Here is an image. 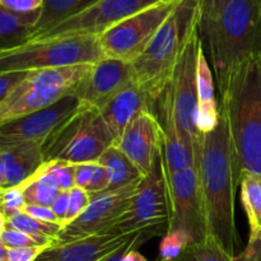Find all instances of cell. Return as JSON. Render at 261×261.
<instances>
[{
	"label": "cell",
	"mask_w": 261,
	"mask_h": 261,
	"mask_svg": "<svg viewBox=\"0 0 261 261\" xmlns=\"http://www.w3.org/2000/svg\"><path fill=\"white\" fill-rule=\"evenodd\" d=\"M218 91L239 184L244 172L261 176V54L236 64Z\"/></svg>",
	"instance_id": "6da1fadb"
},
{
	"label": "cell",
	"mask_w": 261,
	"mask_h": 261,
	"mask_svg": "<svg viewBox=\"0 0 261 261\" xmlns=\"http://www.w3.org/2000/svg\"><path fill=\"white\" fill-rule=\"evenodd\" d=\"M199 176L208 234L216 237L233 255L237 242L234 201L240 184L233 150L222 116L218 126L203 135Z\"/></svg>",
	"instance_id": "7a4b0ae2"
},
{
	"label": "cell",
	"mask_w": 261,
	"mask_h": 261,
	"mask_svg": "<svg viewBox=\"0 0 261 261\" xmlns=\"http://www.w3.org/2000/svg\"><path fill=\"white\" fill-rule=\"evenodd\" d=\"M217 86L240 61L261 54L259 0H231L214 19L200 23Z\"/></svg>",
	"instance_id": "3957f363"
},
{
	"label": "cell",
	"mask_w": 261,
	"mask_h": 261,
	"mask_svg": "<svg viewBox=\"0 0 261 261\" xmlns=\"http://www.w3.org/2000/svg\"><path fill=\"white\" fill-rule=\"evenodd\" d=\"M199 24L198 0H180L142 55L132 63L134 83L149 102L162 98L184 46Z\"/></svg>",
	"instance_id": "277c9868"
},
{
	"label": "cell",
	"mask_w": 261,
	"mask_h": 261,
	"mask_svg": "<svg viewBox=\"0 0 261 261\" xmlns=\"http://www.w3.org/2000/svg\"><path fill=\"white\" fill-rule=\"evenodd\" d=\"M89 70V64H78L28 71L0 103V127L74 94Z\"/></svg>",
	"instance_id": "5b68a950"
},
{
	"label": "cell",
	"mask_w": 261,
	"mask_h": 261,
	"mask_svg": "<svg viewBox=\"0 0 261 261\" xmlns=\"http://www.w3.org/2000/svg\"><path fill=\"white\" fill-rule=\"evenodd\" d=\"M101 59L103 55L97 36L50 38L0 50V73L96 64Z\"/></svg>",
	"instance_id": "8992f818"
},
{
	"label": "cell",
	"mask_w": 261,
	"mask_h": 261,
	"mask_svg": "<svg viewBox=\"0 0 261 261\" xmlns=\"http://www.w3.org/2000/svg\"><path fill=\"white\" fill-rule=\"evenodd\" d=\"M114 144L99 110L82 105L42 147L45 161L81 165L97 162Z\"/></svg>",
	"instance_id": "52a82bcc"
},
{
	"label": "cell",
	"mask_w": 261,
	"mask_h": 261,
	"mask_svg": "<svg viewBox=\"0 0 261 261\" xmlns=\"http://www.w3.org/2000/svg\"><path fill=\"white\" fill-rule=\"evenodd\" d=\"M203 48L200 24L189 36L180 59L173 69L167 88L163 93L161 106L171 112L182 132H185L198 147H201L203 135L199 132L198 120V59Z\"/></svg>",
	"instance_id": "ba28073f"
},
{
	"label": "cell",
	"mask_w": 261,
	"mask_h": 261,
	"mask_svg": "<svg viewBox=\"0 0 261 261\" xmlns=\"http://www.w3.org/2000/svg\"><path fill=\"white\" fill-rule=\"evenodd\" d=\"M180 0H161L98 36L103 58L134 63L172 13Z\"/></svg>",
	"instance_id": "9c48e42d"
},
{
	"label": "cell",
	"mask_w": 261,
	"mask_h": 261,
	"mask_svg": "<svg viewBox=\"0 0 261 261\" xmlns=\"http://www.w3.org/2000/svg\"><path fill=\"white\" fill-rule=\"evenodd\" d=\"M170 203L162 158L148 176L143 177L124 216L116 222L110 233L127 234L138 231H153L160 234L168 228Z\"/></svg>",
	"instance_id": "30bf717a"
},
{
	"label": "cell",
	"mask_w": 261,
	"mask_h": 261,
	"mask_svg": "<svg viewBox=\"0 0 261 261\" xmlns=\"http://www.w3.org/2000/svg\"><path fill=\"white\" fill-rule=\"evenodd\" d=\"M165 177L170 203L167 231L181 229L194 242L203 241L208 236V227L199 168L191 167L170 175L165 173Z\"/></svg>",
	"instance_id": "8fae6325"
},
{
	"label": "cell",
	"mask_w": 261,
	"mask_h": 261,
	"mask_svg": "<svg viewBox=\"0 0 261 261\" xmlns=\"http://www.w3.org/2000/svg\"><path fill=\"white\" fill-rule=\"evenodd\" d=\"M158 2L161 0H98L84 12L59 23L28 42L75 36L98 37L112 25Z\"/></svg>",
	"instance_id": "7c38bea8"
},
{
	"label": "cell",
	"mask_w": 261,
	"mask_h": 261,
	"mask_svg": "<svg viewBox=\"0 0 261 261\" xmlns=\"http://www.w3.org/2000/svg\"><path fill=\"white\" fill-rule=\"evenodd\" d=\"M139 182L91 195V203L86 211L75 221L61 229L55 244L70 242L93 234L110 233L112 227L129 208Z\"/></svg>",
	"instance_id": "4fadbf2b"
},
{
	"label": "cell",
	"mask_w": 261,
	"mask_h": 261,
	"mask_svg": "<svg viewBox=\"0 0 261 261\" xmlns=\"http://www.w3.org/2000/svg\"><path fill=\"white\" fill-rule=\"evenodd\" d=\"M82 107L74 94L66 96L46 109L5 124L0 127V147L35 143L43 147L51 135Z\"/></svg>",
	"instance_id": "5bb4252c"
},
{
	"label": "cell",
	"mask_w": 261,
	"mask_h": 261,
	"mask_svg": "<svg viewBox=\"0 0 261 261\" xmlns=\"http://www.w3.org/2000/svg\"><path fill=\"white\" fill-rule=\"evenodd\" d=\"M117 148L129 158L143 177L149 175L162 153V124L154 112L145 109L130 122Z\"/></svg>",
	"instance_id": "9a60e30c"
},
{
	"label": "cell",
	"mask_w": 261,
	"mask_h": 261,
	"mask_svg": "<svg viewBox=\"0 0 261 261\" xmlns=\"http://www.w3.org/2000/svg\"><path fill=\"white\" fill-rule=\"evenodd\" d=\"M134 83L132 63L103 58L92 65L74 96L83 106L99 110L117 93Z\"/></svg>",
	"instance_id": "2e32d148"
},
{
	"label": "cell",
	"mask_w": 261,
	"mask_h": 261,
	"mask_svg": "<svg viewBox=\"0 0 261 261\" xmlns=\"http://www.w3.org/2000/svg\"><path fill=\"white\" fill-rule=\"evenodd\" d=\"M134 233H101L63 244H53L36 261H99L121 247Z\"/></svg>",
	"instance_id": "e0dca14e"
},
{
	"label": "cell",
	"mask_w": 261,
	"mask_h": 261,
	"mask_svg": "<svg viewBox=\"0 0 261 261\" xmlns=\"http://www.w3.org/2000/svg\"><path fill=\"white\" fill-rule=\"evenodd\" d=\"M162 107V166L166 175L177 173L191 167H198L200 163L201 147L178 127L171 112Z\"/></svg>",
	"instance_id": "ac0fdd59"
},
{
	"label": "cell",
	"mask_w": 261,
	"mask_h": 261,
	"mask_svg": "<svg viewBox=\"0 0 261 261\" xmlns=\"http://www.w3.org/2000/svg\"><path fill=\"white\" fill-rule=\"evenodd\" d=\"M149 105L150 102L144 92L133 83L99 109V114L114 140V144L119 142L130 122L140 111L150 109Z\"/></svg>",
	"instance_id": "d6986e66"
},
{
	"label": "cell",
	"mask_w": 261,
	"mask_h": 261,
	"mask_svg": "<svg viewBox=\"0 0 261 261\" xmlns=\"http://www.w3.org/2000/svg\"><path fill=\"white\" fill-rule=\"evenodd\" d=\"M0 157L7 172V188L24 182L45 162L42 147L35 143L0 147Z\"/></svg>",
	"instance_id": "ffe728a7"
},
{
	"label": "cell",
	"mask_w": 261,
	"mask_h": 261,
	"mask_svg": "<svg viewBox=\"0 0 261 261\" xmlns=\"http://www.w3.org/2000/svg\"><path fill=\"white\" fill-rule=\"evenodd\" d=\"M221 121L219 103L216 99L214 81L212 68L206 60L204 48L199 53L198 59V125L201 135L216 129Z\"/></svg>",
	"instance_id": "44dd1931"
},
{
	"label": "cell",
	"mask_w": 261,
	"mask_h": 261,
	"mask_svg": "<svg viewBox=\"0 0 261 261\" xmlns=\"http://www.w3.org/2000/svg\"><path fill=\"white\" fill-rule=\"evenodd\" d=\"M97 2L98 0H43L38 19L28 41L55 27L59 23L84 12Z\"/></svg>",
	"instance_id": "7402d4cb"
},
{
	"label": "cell",
	"mask_w": 261,
	"mask_h": 261,
	"mask_svg": "<svg viewBox=\"0 0 261 261\" xmlns=\"http://www.w3.org/2000/svg\"><path fill=\"white\" fill-rule=\"evenodd\" d=\"M40 12L15 14L0 5V50L17 47L30 40Z\"/></svg>",
	"instance_id": "603a6c76"
},
{
	"label": "cell",
	"mask_w": 261,
	"mask_h": 261,
	"mask_svg": "<svg viewBox=\"0 0 261 261\" xmlns=\"http://www.w3.org/2000/svg\"><path fill=\"white\" fill-rule=\"evenodd\" d=\"M97 162L106 168L107 175H109L110 185L107 191L125 188L132 184L139 182L143 178L137 167L130 162L129 158L114 144L105 150Z\"/></svg>",
	"instance_id": "cb8c5ba5"
},
{
	"label": "cell",
	"mask_w": 261,
	"mask_h": 261,
	"mask_svg": "<svg viewBox=\"0 0 261 261\" xmlns=\"http://www.w3.org/2000/svg\"><path fill=\"white\" fill-rule=\"evenodd\" d=\"M19 186L24 194L25 204L31 205L51 206L61 194V189L59 188L56 181L46 173L43 166H41L30 178H27Z\"/></svg>",
	"instance_id": "d4e9b609"
},
{
	"label": "cell",
	"mask_w": 261,
	"mask_h": 261,
	"mask_svg": "<svg viewBox=\"0 0 261 261\" xmlns=\"http://www.w3.org/2000/svg\"><path fill=\"white\" fill-rule=\"evenodd\" d=\"M241 200L250 226V236L261 231V176L244 172L240 177Z\"/></svg>",
	"instance_id": "484cf974"
},
{
	"label": "cell",
	"mask_w": 261,
	"mask_h": 261,
	"mask_svg": "<svg viewBox=\"0 0 261 261\" xmlns=\"http://www.w3.org/2000/svg\"><path fill=\"white\" fill-rule=\"evenodd\" d=\"M7 226L30 234L41 246H51L53 244H55L61 229H63L61 224L38 221L25 213H20L8 219Z\"/></svg>",
	"instance_id": "4316f807"
},
{
	"label": "cell",
	"mask_w": 261,
	"mask_h": 261,
	"mask_svg": "<svg viewBox=\"0 0 261 261\" xmlns=\"http://www.w3.org/2000/svg\"><path fill=\"white\" fill-rule=\"evenodd\" d=\"M233 256L216 237L208 234L203 241L189 245L173 261H233Z\"/></svg>",
	"instance_id": "83f0119b"
},
{
	"label": "cell",
	"mask_w": 261,
	"mask_h": 261,
	"mask_svg": "<svg viewBox=\"0 0 261 261\" xmlns=\"http://www.w3.org/2000/svg\"><path fill=\"white\" fill-rule=\"evenodd\" d=\"M191 244H194L193 239L186 232L181 229L167 231L160 245V259L173 261Z\"/></svg>",
	"instance_id": "f1b7e54d"
},
{
	"label": "cell",
	"mask_w": 261,
	"mask_h": 261,
	"mask_svg": "<svg viewBox=\"0 0 261 261\" xmlns=\"http://www.w3.org/2000/svg\"><path fill=\"white\" fill-rule=\"evenodd\" d=\"M43 170L56 181L61 191H69L75 186L74 184V173L75 166L71 163L59 162V161H45Z\"/></svg>",
	"instance_id": "f546056e"
},
{
	"label": "cell",
	"mask_w": 261,
	"mask_h": 261,
	"mask_svg": "<svg viewBox=\"0 0 261 261\" xmlns=\"http://www.w3.org/2000/svg\"><path fill=\"white\" fill-rule=\"evenodd\" d=\"M27 205L25 204L24 194H23L22 188L19 185L13 186V188H7L3 191V201H2V212L5 219H10L18 214L23 213V209Z\"/></svg>",
	"instance_id": "4dcf8cb0"
},
{
	"label": "cell",
	"mask_w": 261,
	"mask_h": 261,
	"mask_svg": "<svg viewBox=\"0 0 261 261\" xmlns=\"http://www.w3.org/2000/svg\"><path fill=\"white\" fill-rule=\"evenodd\" d=\"M69 193H70V198H69V209L68 214H66L65 222H64V227H66L68 224H70L71 222L75 221V219L86 211L87 206L89 205V203H91V194L87 190H84V189L74 186Z\"/></svg>",
	"instance_id": "1f68e13d"
},
{
	"label": "cell",
	"mask_w": 261,
	"mask_h": 261,
	"mask_svg": "<svg viewBox=\"0 0 261 261\" xmlns=\"http://www.w3.org/2000/svg\"><path fill=\"white\" fill-rule=\"evenodd\" d=\"M154 236H158V233H155V232L153 231H138L137 233H135L134 236L126 242V244L122 245L121 247L115 250L114 252H111V254L107 255L106 257H103V259H101L99 261H121L122 257H124V255L126 254L130 249H138V247L142 246L145 241H148V240L152 239V237ZM155 261H165V260L158 257Z\"/></svg>",
	"instance_id": "d6a6232c"
},
{
	"label": "cell",
	"mask_w": 261,
	"mask_h": 261,
	"mask_svg": "<svg viewBox=\"0 0 261 261\" xmlns=\"http://www.w3.org/2000/svg\"><path fill=\"white\" fill-rule=\"evenodd\" d=\"M0 240L3 244L8 247V249H19V247H33V246H41L37 244L35 239L30 236V234L24 233L22 231L12 228V227L7 226L5 231L3 232Z\"/></svg>",
	"instance_id": "836d02e7"
},
{
	"label": "cell",
	"mask_w": 261,
	"mask_h": 261,
	"mask_svg": "<svg viewBox=\"0 0 261 261\" xmlns=\"http://www.w3.org/2000/svg\"><path fill=\"white\" fill-rule=\"evenodd\" d=\"M43 0H0V5L15 14H31L40 12Z\"/></svg>",
	"instance_id": "e575fe53"
},
{
	"label": "cell",
	"mask_w": 261,
	"mask_h": 261,
	"mask_svg": "<svg viewBox=\"0 0 261 261\" xmlns=\"http://www.w3.org/2000/svg\"><path fill=\"white\" fill-rule=\"evenodd\" d=\"M109 185L110 181L106 168L102 165H99L98 162H94L93 176H92L91 182H89L88 188H87V191H88L91 195L101 194L109 190Z\"/></svg>",
	"instance_id": "d590c367"
},
{
	"label": "cell",
	"mask_w": 261,
	"mask_h": 261,
	"mask_svg": "<svg viewBox=\"0 0 261 261\" xmlns=\"http://www.w3.org/2000/svg\"><path fill=\"white\" fill-rule=\"evenodd\" d=\"M231 0H198L200 23L214 19Z\"/></svg>",
	"instance_id": "8d00e7d4"
},
{
	"label": "cell",
	"mask_w": 261,
	"mask_h": 261,
	"mask_svg": "<svg viewBox=\"0 0 261 261\" xmlns=\"http://www.w3.org/2000/svg\"><path fill=\"white\" fill-rule=\"evenodd\" d=\"M48 246H33V247H19V249H8V261H36L42 254L43 250Z\"/></svg>",
	"instance_id": "74e56055"
},
{
	"label": "cell",
	"mask_w": 261,
	"mask_h": 261,
	"mask_svg": "<svg viewBox=\"0 0 261 261\" xmlns=\"http://www.w3.org/2000/svg\"><path fill=\"white\" fill-rule=\"evenodd\" d=\"M233 261H261V231L250 236L249 244L241 254L233 256Z\"/></svg>",
	"instance_id": "f35d334b"
},
{
	"label": "cell",
	"mask_w": 261,
	"mask_h": 261,
	"mask_svg": "<svg viewBox=\"0 0 261 261\" xmlns=\"http://www.w3.org/2000/svg\"><path fill=\"white\" fill-rule=\"evenodd\" d=\"M28 71H15V73H0V103L8 96L10 91L25 78Z\"/></svg>",
	"instance_id": "ab89813d"
},
{
	"label": "cell",
	"mask_w": 261,
	"mask_h": 261,
	"mask_svg": "<svg viewBox=\"0 0 261 261\" xmlns=\"http://www.w3.org/2000/svg\"><path fill=\"white\" fill-rule=\"evenodd\" d=\"M23 213L28 214L32 218L38 219L42 222H50V223H59L55 213L53 212L51 206H42V205H31L27 204L23 209ZM60 224V223H59Z\"/></svg>",
	"instance_id": "60d3db41"
},
{
	"label": "cell",
	"mask_w": 261,
	"mask_h": 261,
	"mask_svg": "<svg viewBox=\"0 0 261 261\" xmlns=\"http://www.w3.org/2000/svg\"><path fill=\"white\" fill-rule=\"evenodd\" d=\"M93 166L94 162L81 163L75 166V173H74V184L76 188H81L87 190L89 182L93 176Z\"/></svg>",
	"instance_id": "b9f144b4"
},
{
	"label": "cell",
	"mask_w": 261,
	"mask_h": 261,
	"mask_svg": "<svg viewBox=\"0 0 261 261\" xmlns=\"http://www.w3.org/2000/svg\"><path fill=\"white\" fill-rule=\"evenodd\" d=\"M69 191H61V194L58 196L55 203L51 205V209H53V212L55 213L59 223H60L63 227H64V222H65L66 214H68V209H69V198H70V193H69Z\"/></svg>",
	"instance_id": "7bdbcfd3"
},
{
	"label": "cell",
	"mask_w": 261,
	"mask_h": 261,
	"mask_svg": "<svg viewBox=\"0 0 261 261\" xmlns=\"http://www.w3.org/2000/svg\"><path fill=\"white\" fill-rule=\"evenodd\" d=\"M121 261H147V259L138 251V249H130Z\"/></svg>",
	"instance_id": "ee69618b"
},
{
	"label": "cell",
	"mask_w": 261,
	"mask_h": 261,
	"mask_svg": "<svg viewBox=\"0 0 261 261\" xmlns=\"http://www.w3.org/2000/svg\"><path fill=\"white\" fill-rule=\"evenodd\" d=\"M0 189H7V172L2 157H0Z\"/></svg>",
	"instance_id": "f6af8a7d"
},
{
	"label": "cell",
	"mask_w": 261,
	"mask_h": 261,
	"mask_svg": "<svg viewBox=\"0 0 261 261\" xmlns=\"http://www.w3.org/2000/svg\"><path fill=\"white\" fill-rule=\"evenodd\" d=\"M7 251H8V247L3 244V241L0 240V261H8L7 257Z\"/></svg>",
	"instance_id": "bcb514c9"
},
{
	"label": "cell",
	"mask_w": 261,
	"mask_h": 261,
	"mask_svg": "<svg viewBox=\"0 0 261 261\" xmlns=\"http://www.w3.org/2000/svg\"><path fill=\"white\" fill-rule=\"evenodd\" d=\"M5 228H7V219H5V217L3 216L2 212H0V237H2L3 232L5 231Z\"/></svg>",
	"instance_id": "7dc6e473"
},
{
	"label": "cell",
	"mask_w": 261,
	"mask_h": 261,
	"mask_svg": "<svg viewBox=\"0 0 261 261\" xmlns=\"http://www.w3.org/2000/svg\"><path fill=\"white\" fill-rule=\"evenodd\" d=\"M3 191H4V189H0V208H2V201H3Z\"/></svg>",
	"instance_id": "c3c4849f"
},
{
	"label": "cell",
	"mask_w": 261,
	"mask_h": 261,
	"mask_svg": "<svg viewBox=\"0 0 261 261\" xmlns=\"http://www.w3.org/2000/svg\"><path fill=\"white\" fill-rule=\"evenodd\" d=\"M259 3H260V5H261V0H259Z\"/></svg>",
	"instance_id": "681fc988"
}]
</instances>
